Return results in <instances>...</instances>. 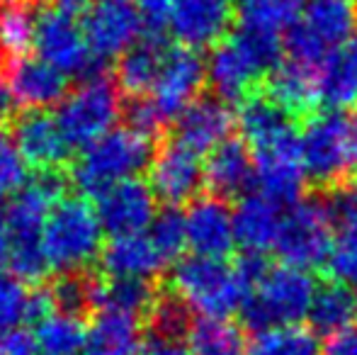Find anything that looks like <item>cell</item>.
I'll use <instances>...</instances> for the list:
<instances>
[{
  "instance_id": "cell-48",
  "label": "cell",
  "mask_w": 357,
  "mask_h": 355,
  "mask_svg": "<svg viewBox=\"0 0 357 355\" xmlns=\"http://www.w3.org/2000/svg\"><path fill=\"white\" fill-rule=\"evenodd\" d=\"M15 107H17V100L13 95V88H10V81L0 73V124L8 122L13 117Z\"/></svg>"
},
{
  "instance_id": "cell-17",
  "label": "cell",
  "mask_w": 357,
  "mask_h": 355,
  "mask_svg": "<svg viewBox=\"0 0 357 355\" xmlns=\"http://www.w3.org/2000/svg\"><path fill=\"white\" fill-rule=\"evenodd\" d=\"M149 185L155 197L168 207L192 202L204 185V166L199 163L197 153L170 142L153 153L149 166Z\"/></svg>"
},
{
  "instance_id": "cell-21",
  "label": "cell",
  "mask_w": 357,
  "mask_h": 355,
  "mask_svg": "<svg viewBox=\"0 0 357 355\" xmlns=\"http://www.w3.org/2000/svg\"><path fill=\"white\" fill-rule=\"evenodd\" d=\"M265 93L284 109L291 122H309L321 112L319 93V68L304 66L291 59H282L278 68L270 73Z\"/></svg>"
},
{
  "instance_id": "cell-51",
  "label": "cell",
  "mask_w": 357,
  "mask_h": 355,
  "mask_svg": "<svg viewBox=\"0 0 357 355\" xmlns=\"http://www.w3.org/2000/svg\"><path fill=\"white\" fill-rule=\"evenodd\" d=\"M350 176H353V185L357 188V124H355V146H353V168H350Z\"/></svg>"
},
{
  "instance_id": "cell-35",
  "label": "cell",
  "mask_w": 357,
  "mask_h": 355,
  "mask_svg": "<svg viewBox=\"0 0 357 355\" xmlns=\"http://www.w3.org/2000/svg\"><path fill=\"white\" fill-rule=\"evenodd\" d=\"M34 338L42 355H83L88 328L83 319L68 317L54 309L42 322H37Z\"/></svg>"
},
{
  "instance_id": "cell-8",
  "label": "cell",
  "mask_w": 357,
  "mask_h": 355,
  "mask_svg": "<svg viewBox=\"0 0 357 355\" xmlns=\"http://www.w3.org/2000/svg\"><path fill=\"white\" fill-rule=\"evenodd\" d=\"M124 114L117 83L105 73L83 78L66 98L56 105V122L71 149H85L117 127Z\"/></svg>"
},
{
  "instance_id": "cell-14",
  "label": "cell",
  "mask_w": 357,
  "mask_h": 355,
  "mask_svg": "<svg viewBox=\"0 0 357 355\" xmlns=\"http://www.w3.org/2000/svg\"><path fill=\"white\" fill-rule=\"evenodd\" d=\"M204 81H207V63L188 47H170L165 54V61L155 78L153 88L146 98L155 107L163 122L178 119L185 107L199 98Z\"/></svg>"
},
{
  "instance_id": "cell-4",
  "label": "cell",
  "mask_w": 357,
  "mask_h": 355,
  "mask_svg": "<svg viewBox=\"0 0 357 355\" xmlns=\"http://www.w3.org/2000/svg\"><path fill=\"white\" fill-rule=\"evenodd\" d=\"M170 292L202 319H231L245 299V287L231 263L195 253L173 266Z\"/></svg>"
},
{
  "instance_id": "cell-12",
  "label": "cell",
  "mask_w": 357,
  "mask_h": 355,
  "mask_svg": "<svg viewBox=\"0 0 357 355\" xmlns=\"http://www.w3.org/2000/svg\"><path fill=\"white\" fill-rule=\"evenodd\" d=\"M83 34L100 63L119 59L146 34V20L132 0H90L83 15Z\"/></svg>"
},
{
  "instance_id": "cell-18",
  "label": "cell",
  "mask_w": 357,
  "mask_h": 355,
  "mask_svg": "<svg viewBox=\"0 0 357 355\" xmlns=\"http://www.w3.org/2000/svg\"><path fill=\"white\" fill-rule=\"evenodd\" d=\"M13 142L22 153L24 163L37 168V173L59 171L66 163L71 146L59 127L56 117L44 109H27L15 119Z\"/></svg>"
},
{
  "instance_id": "cell-26",
  "label": "cell",
  "mask_w": 357,
  "mask_h": 355,
  "mask_svg": "<svg viewBox=\"0 0 357 355\" xmlns=\"http://www.w3.org/2000/svg\"><path fill=\"white\" fill-rule=\"evenodd\" d=\"M255 183L253 153L238 139H226L221 146L209 153L204 163V185H209L216 197H236L243 195Z\"/></svg>"
},
{
  "instance_id": "cell-28",
  "label": "cell",
  "mask_w": 357,
  "mask_h": 355,
  "mask_svg": "<svg viewBox=\"0 0 357 355\" xmlns=\"http://www.w3.org/2000/svg\"><path fill=\"white\" fill-rule=\"evenodd\" d=\"M321 105L335 112L357 103V37L340 44L319 68Z\"/></svg>"
},
{
  "instance_id": "cell-41",
  "label": "cell",
  "mask_w": 357,
  "mask_h": 355,
  "mask_svg": "<svg viewBox=\"0 0 357 355\" xmlns=\"http://www.w3.org/2000/svg\"><path fill=\"white\" fill-rule=\"evenodd\" d=\"M27 183V163L17 151L13 137L0 129V202L13 197Z\"/></svg>"
},
{
  "instance_id": "cell-37",
  "label": "cell",
  "mask_w": 357,
  "mask_h": 355,
  "mask_svg": "<svg viewBox=\"0 0 357 355\" xmlns=\"http://www.w3.org/2000/svg\"><path fill=\"white\" fill-rule=\"evenodd\" d=\"M95 289L98 280L85 273H71L61 275L49 289V297L56 312L68 314V317L83 319L85 314L95 312Z\"/></svg>"
},
{
  "instance_id": "cell-10",
  "label": "cell",
  "mask_w": 357,
  "mask_h": 355,
  "mask_svg": "<svg viewBox=\"0 0 357 355\" xmlns=\"http://www.w3.org/2000/svg\"><path fill=\"white\" fill-rule=\"evenodd\" d=\"M331 229L333 224H331L321 199L291 204L282 214L278 241H275V251H278L282 266L299 270L324 266L331 243H333Z\"/></svg>"
},
{
  "instance_id": "cell-45",
  "label": "cell",
  "mask_w": 357,
  "mask_h": 355,
  "mask_svg": "<svg viewBox=\"0 0 357 355\" xmlns=\"http://www.w3.org/2000/svg\"><path fill=\"white\" fill-rule=\"evenodd\" d=\"M0 355H42L32 331L17 326L0 331Z\"/></svg>"
},
{
  "instance_id": "cell-24",
  "label": "cell",
  "mask_w": 357,
  "mask_h": 355,
  "mask_svg": "<svg viewBox=\"0 0 357 355\" xmlns=\"http://www.w3.org/2000/svg\"><path fill=\"white\" fill-rule=\"evenodd\" d=\"M236 127L241 129V137L250 151L270 146L294 132V122L265 90H255L241 100L238 112H236Z\"/></svg>"
},
{
  "instance_id": "cell-3",
  "label": "cell",
  "mask_w": 357,
  "mask_h": 355,
  "mask_svg": "<svg viewBox=\"0 0 357 355\" xmlns=\"http://www.w3.org/2000/svg\"><path fill=\"white\" fill-rule=\"evenodd\" d=\"M105 232L93 209L83 197L63 195L49 209L44 224V251L49 266L61 275L85 273L102 253Z\"/></svg>"
},
{
  "instance_id": "cell-42",
  "label": "cell",
  "mask_w": 357,
  "mask_h": 355,
  "mask_svg": "<svg viewBox=\"0 0 357 355\" xmlns=\"http://www.w3.org/2000/svg\"><path fill=\"white\" fill-rule=\"evenodd\" d=\"M321 204L328 214L331 224L340 229L357 227V188L350 183H340L321 192Z\"/></svg>"
},
{
  "instance_id": "cell-15",
  "label": "cell",
  "mask_w": 357,
  "mask_h": 355,
  "mask_svg": "<svg viewBox=\"0 0 357 355\" xmlns=\"http://www.w3.org/2000/svg\"><path fill=\"white\" fill-rule=\"evenodd\" d=\"M253 153L255 166V185L260 188V195L273 199L275 204H291L299 202V195L304 190V161H301V142L299 134L291 132L284 139L263 146Z\"/></svg>"
},
{
  "instance_id": "cell-39",
  "label": "cell",
  "mask_w": 357,
  "mask_h": 355,
  "mask_svg": "<svg viewBox=\"0 0 357 355\" xmlns=\"http://www.w3.org/2000/svg\"><path fill=\"white\" fill-rule=\"evenodd\" d=\"M151 236V241L155 243V248L160 251V256L170 263L180 261V253L188 246V229H185V214L178 212L175 207H168L163 212L155 214L153 224L146 232Z\"/></svg>"
},
{
  "instance_id": "cell-49",
  "label": "cell",
  "mask_w": 357,
  "mask_h": 355,
  "mask_svg": "<svg viewBox=\"0 0 357 355\" xmlns=\"http://www.w3.org/2000/svg\"><path fill=\"white\" fill-rule=\"evenodd\" d=\"M88 5H90V0H54L52 8L61 10V13L71 15V17H83Z\"/></svg>"
},
{
  "instance_id": "cell-6",
  "label": "cell",
  "mask_w": 357,
  "mask_h": 355,
  "mask_svg": "<svg viewBox=\"0 0 357 355\" xmlns=\"http://www.w3.org/2000/svg\"><path fill=\"white\" fill-rule=\"evenodd\" d=\"M153 161V139L129 127H114L90 146L80 149L73 166V183L93 197L122 180L139 178Z\"/></svg>"
},
{
  "instance_id": "cell-13",
  "label": "cell",
  "mask_w": 357,
  "mask_h": 355,
  "mask_svg": "<svg viewBox=\"0 0 357 355\" xmlns=\"http://www.w3.org/2000/svg\"><path fill=\"white\" fill-rule=\"evenodd\" d=\"M158 197L149 183L139 178L122 180L93 195V209L100 219V227L109 236H132L144 234L153 224Z\"/></svg>"
},
{
  "instance_id": "cell-50",
  "label": "cell",
  "mask_w": 357,
  "mask_h": 355,
  "mask_svg": "<svg viewBox=\"0 0 357 355\" xmlns=\"http://www.w3.org/2000/svg\"><path fill=\"white\" fill-rule=\"evenodd\" d=\"M8 227H5V214L0 212V268L8 263Z\"/></svg>"
},
{
  "instance_id": "cell-44",
  "label": "cell",
  "mask_w": 357,
  "mask_h": 355,
  "mask_svg": "<svg viewBox=\"0 0 357 355\" xmlns=\"http://www.w3.org/2000/svg\"><path fill=\"white\" fill-rule=\"evenodd\" d=\"M139 355H192V351L188 346V338L168 336V333L146 328Z\"/></svg>"
},
{
  "instance_id": "cell-36",
  "label": "cell",
  "mask_w": 357,
  "mask_h": 355,
  "mask_svg": "<svg viewBox=\"0 0 357 355\" xmlns=\"http://www.w3.org/2000/svg\"><path fill=\"white\" fill-rule=\"evenodd\" d=\"M245 355H321V346L311 328L296 324L255 333Z\"/></svg>"
},
{
  "instance_id": "cell-32",
  "label": "cell",
  "mask_w": 357,
  "mask_h": 355,
  "mask_svg": "<svg viewBox=\"0 0 357 355\" xmlns=\"http://www.w3.org/2000/svg\"><path fill=\"white\" fill-rule=\"evenodd\" d=\"M353 317H357V307L355 294L348 289V285L328 280L324 287L316 289V297L309 309V322L314 333L333 336V333L348 328Z\"/></svg>"
},
{
  "instance_id": "cell-7",
  "label": "cell",
  "mask_w": 357,
  "mask_h": 355,
  "mask_svg": "<svg viewBox=\"0 0 357 355\" xmlns=\"http://www.w3.org/2000/svg\"><path fill=\"white\" fill-rule=\"evenodd\" d=\"M355 27V0H306L299 20L284 34V59L311 68H321V63L340 44L353 39Z\"/></svg>"
},
{
  "instance_id": "cell-19",
  "label": "cell",
  "mask_w": 357,
  "mask_h": 355,
  "mask_svg": "<svg viewBox=\"0 0 357 355\" xmlns=\"http://www.w3.org/2000/svg\"><path fill=\"white\" fill-rule=\"evenodd\" d=\"M185 229H188V246L192 248L195 256L224 261L236 246L234 209L216 195L190 202L185 212Z\"/></svg>"
},
{
  "instance_id": "cell-22",
  "label": "cell",
  "mask_w": 357,
  "mask_h": 355,
  "mask_svg": "<svg viewBox=\"0 0 357 355\" xmlns=\"http://www.w3.org/2000/svg\"><path fill=\"white\" fill-rule=\"evenodd\" d=\"M100 263L107 278L146 280L153 282L168 266L149 234H132V236H114L102 246Z\"/></svg>"
},
{
  "instance_id": "cell-33",
  "label": "cell",
  "mask_w": 357,
  "mask_h": 355,
  "mask_svg": "<svg viewBox=\"0 0 357 355\" xmlns=\"http://www.w3.org/2000/svg\"><path fill=\"white\" fill-rule=\"evenodd\" d=\"M192 355H245L248 341L238 324L231 319H202L192 322L188 333Z\"/></svg>"
},
{
  "instance_id": "cell-43",
  "label": "cell",
  "mask_w": 357,
  "mask_h": 355,
  "mask_svg": "<svg viewBox=\"0 0 357 355\" xmlns=\"http://www.w3.org/2000/svg\"><path fill=\"white\" fill-rule=\"evenodd\" d=\"M124 114H127V127L144 134V137H149V139L158 137V132L165 124L163 119H160V114L155 112L153 105H151L149 98H137L132 105H127Z\"/></svg>"
},
{
  "instance_id": "cell-29",
  "label": "cell",
  "mask_w": 357,
  "mask_h": 355,
  "mask_svg": "<svg viewBox=\"0 0 357 355\" xmlns=\"http://www.w3.org/2000/svg\"><path fill=\"white\" fill-rule=\"evenodd\" d=\"M142 326L137 317L117 312H98L88 328L83 355H139Z\"/></svg>"
},
{
  "instance_id": "cell-27",
  "label": "cell",
  "mask_w": 357,
  "mask_h": 355,
  "mask_svg": "<svg viewBox=\"0 0 357 355\" xmlns=\"http://www.w3.org/2000/svg\"><path fill=\"white\" fill-rule=\"evenodd\" d=\"M168 49L170 47L163 42V34L146 29L144 37L117 59V71H114L117 88L132 98H146L158 78Z\"/></svg>"
},
{
  "instance_id": "cell-52",
  "label": "cell",
  "mask_w": 357,
  "mask_h": 355,
  "mask_svg": "<svg viewBox=\"0 0 357 355\" xmlns=\"http://www.w3.org/2000/svg\"><path fill=\"white\" fill-rule=\"evenodd\" d=\"M24 3H39V0H24Z\"/></svg>"
},
{
  "instance_id": "cell-40",
  "label": "cell",
  "mask_w": 357,
  "mask_h": 355,
  "mask_svg": "<svg viewBox=\"0 0 357 355\" xmlns=\"http://www.w3.org/2000/svg\"><path fill=\"white\" fill-rule=\"evenodd\" d=\"M324 268L333 282L357 285V227L340 229L331 243Z\"/></svg>"
},
{
  "instance_id": "cell-53",
  "label": "cell",
  "mask_w": 357,
  "mask_h": 355,
  "mask_svg": "<svg viewBox=\"0 0 357 355\" xmlns=\"http://www.w3.org/2000/svg\"><path fill=\"white\" fill-rule=\"evenodd\" d=\"M355 307H357V294H355Z\"/></svg>"
},
{
  "instance_id": "cell-25",
  "label": "cell",
  "mask_w": 357,
  "mask_h": 355,
  "mask_svg": "<svg viewBox=\"0 0 357 355\" xmlns=\"http://www.w3.org/2000/svg\"><path fill=\"white\" fill-rule=\"evenodd\" d=\"M282 224V212L280 204L263 195H245L234 209V232L236 243L243 246V253H258L275 248Z\"/></svg>"
},
{
  "instance_id": "cell-16",
  "label": "cell",
  "mask_w": 357,
  "mask_h": 355,
  "mask_svg": "<svg viewBox=\"0 0 357 355\" xmlns=\"http://www.w3.org/2000/svg\"><path fill=\"white\" fill-rule=\"evenodd\" d=\"M231 20V0H173L165 24L180 47L199 52L226 37Z\"/></svg>"
},
{
  "instance_id": "cell-23",
  "label": "cell",
  "mask_w": 357,
  "mask_h": 355,
  "mask_svg": "<svg viewBox=\"0 0 357 355\" xmlns=\"http://www.w3.org/2000/svg\"><path fill=\"white\" fill-rule=\"evenodd\" d=\"M10 88L24 109H44L59 105L68 93V76L54 68L39 56H24L13 61L10 68Z\"/></svg>"
},
{
  "instance_id": "cell-38",
  "label": "cell",
  "mask_w": 357,
  "mask_h": 355,
  "mask_svg": "<svg viewBox=\"0 0 357 355\" xmlns=\"http://www.w3.org/2000/svg\"><path fill=\"white\" fill-rule=\"evenodd\" d=\"M29 304L32 292L27 289V282H22L13 270L0 268V331L29 322Z\"/></svg>"
},
{
  "instance_id": "cell-31",
  "label": "cell",
  "mask_w": 357,
  "mask_h": 355,
  "mask_svg": "<svg viewBox=\"0 0 357 355\" xmlns=\"http://www.w3.org/2000/svg\"><path fill=\"white\" fill-rule=\"evenodd\" d=\"M155 294L153 282L146 280H124V278H107L98 280L95 289V314L98 312H117L129 314V317H142L153 309Z\"/></svg>"
},
{
  "instance_id": "cell-1",
  "label": "cell",
  "mask_w": 357,
  "mask_h": 355,
  "mask_svg": "<svg viewBox=\"0 0 357 355\" xmlns=\"http://www.w3.org/2000/svg\"><path fill=\"white\" fill-rule=\"evenodd\" d=\"M63 190L66 183L59 171L37 173L10 197L3 212L8 227L10 270L27 285L42 282L52 270L44 251V224L49 209L63 197Z\"/></svg>"
},
{
  "instance_id": "cell-47",
  "label": "cell",
  "mask_w": 357,
  "mask_h": 355,
  "mask_svg": "<svg viewBox=\"0 0 357 355\" xmlns=\"http://www.w3.org/2000/svg\"><path fill=\"white\" fill-rule=\"evenodd\" d=\"M321 355H357V324H350L348 328L328 336Z\"/></svg>"
},
{
  "instance_id": "cell-5",
  "label": "cell",
  "mask_w": 357,
  "mask_h": 355,
  "mask_svg": "<svg viewBox=\"0 0 357 355\" xmlns=\"http://www.w3.org/2000/svg\"><path fill=\"white\" fill-rule=\"evenodd\" d=\"M316 297V282L306 270L273 266L258 285L245 294L241 319L250 331H270L280 326H296L309 317Z\"/></svg>"
},
{
  "instance_id": "cell-20",
  "label": "cell",
  "mask_w": 357,
  "mask_h": 355,
  "mask_svg": "<svg viewBox=\"0 0 357 355\" xmlns=\"http://www.w3.org/2000/svg\"><path fill=\"white\" fill-rule=\"evenodd\" d=\"M236 127V114L221 98H197L175 119V144L192 153H212L229 139Z\"/></svg>"
},
{
  "instance_id": "cell-11",
  "label": "cell",
  "mask_w": 357,
  "mask_h": 355,
  "mask_svg": "<svg viewBox=\"0 0 357 355\" xmlns=\"http://www.w3.org/2000/svg\"><path fill=\"white\" fill-rule=\"evenodd\" d=\"M34 49L42 61L52 63L66 76H78L83 81L102 73V63L90 54L78 17H71L56 8H47L37 15Z\"/></svg>"
},
{
  "instance_id": "cell-9",
  "label": "cell",
  "mask_w": 357,
  "mask_h": 355,
  "mask_svg": "<svg viewBox=\"0 0 357 355\" xmlns=\"http://www.w3.org/2000/svg\"><path fill=\"white\" fill-rule=\"evenodd\" d=\"M301 142V161L306 178H311L324 190L345 183L353 168L355 124L345 114L319 112L304 124Z\"/></svg>"
},
{
  "instance_id": "cell-2",
  "label": "cell",
  "mask_w": 357,
  "mask_h": 355,
  "mask_svg": "<svg viewBox=\"0 0 357 355\" xmlns=\"http://www.w3.org/2000/svg\"><path fill=\"white\" fill-rule=\"evenodd\" d=\"M282 63V39L236 29L212 47L207 61V81L221 100H243L258 90L260 81Z\"/></svg>"
},
{
  "instance_id": "cell-34",
  "label": "cell",
  "mask_w": 357,
  "mask_h": 355,
  "mask_svg": "<svg viewBox=\"0 0 357 355\" xmlns=\"http://www.w3.org/2000/svg\"><path fill=\"white\" fill-rule=\"evenodd\" d=\"M37 15L24 0H0V56L20 61L34 49Z\"/></svg>"
},
{
  "instance_id": "cell-30",
  "label": "cell",
  "mask_w": 357,
  "mask_h": 355,
  "mask_svg": "<svg viewBox=\"0 0 357 355\" xmlns=\"http://www.w3.org/2000/svg\"><path fill=\"white\" fill-rule=\"evenodd\" d=\"M304 5L306 0H241L236 8L238 27L282 39L299 20Z\"/></svg>"
},
{
  "instance_id": "cell-46",
  "label": "cell",
  "mask_w": 357,
  "mask_h": 355,
  "mask_svg": "<svg viewBox=\"0 0 357 355\" xmlns=\"http://www.w3.org/2000/svg\"><path fill=\"white\" fill-rule=\"evenodd\" d=\"M132 3L137 5L139 13L144 15L146 27H149L151 32H160L165 20H168V10L173 0H132Z\"/></svg>"
}]
</instances>
